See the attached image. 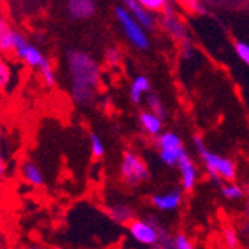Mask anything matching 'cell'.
<instances>
[{
    "label": "cell",
    "instance_id": "6da1fadb",
    "mask_svg": "<svg viewBox=\"0 0 249 249\" xmlns=\"http://www.w3.org/2000/svg\"><path fill=\"white\" fill-rule=\"evenodd\" d=\"M66 69L72 100L82 107H91L99 96L102 69L91 54L71 50L66 54Z\"/></svg>",
    "mask_w": 249,
    "mask_h": 249
},
{
    "label": "cell",
    "instance_id": "7a4b0ae2",
    "mask_svg": "<svg viewBox=\"0 0 249 249\" xmlns=\"http://www.w3.org/2000/svg\"><path fill=\"white\" fill-rule=\"evenodd\" d=\"M128 236L141 246L170 248V231L154 216L133 218L127 224Z\"/></svg>",
    "mask_w": 249,
    "mask_h": 249
},
{
    "label": "cell",
    "instance_id": "3957f363",
    "mask_svg": "<svg viewBox=\"0 0 249 249\" xmlns=\"http://www.w3.org/2000/svg\"><path fill=\"white\" fill-rule=\"evenodd\" d=\"M193 145L201 158L203 164L206 167V173L209 179L213 184H221V182H227V180H234L237 176V167L236 163L231 158L212 152L206 148L205 141L201 139V136H194Z\"/></svg>",
    "mask_w": 249,
    "mask_h": 249
},
{
    "label": "cell",
    "instance_id": "277c9868",
    "mask_svg": "<svg viewBox=\"0 0 249 249\" xmlns=\"http://www.w3.org/2000/svg\"><path fill=\"white\" fill-rule=\"evenodd\" d=\"M115 18L127 39V42L138 51H146L151 47V39L148 30H145L138 21H136L130 12L123 6L118 5L115 8Z\"/></svg>",
    "mask_w": 249,
    "mask_h": 249
},
{
    "label": "cell",
    "instance_id": "5b68a950",
    "mask_svg": "<svg viewBox=\"0 0 249 249\" xmlns=\"http://www.w3.org/2000/svg\"><path fill=\"white\" fill-rule=\"evenodd\" d=\"M120 175L130 187H139L149 178V169L143 158L133 151H125L120 163Z\"/></svg>",
    "mask_w": 249,
    "mask_h": 249
},
{
    "label": "cell",
    "instance_id": "8992f818",
    "mask_svg": "<svg viewBox=\"0 0 249 249\" xmlns=\"http://www.w3.org/2000/svg\"><path fill=\"white\" fill-rule=\"evenodd\" d=\"M11 54L22 64H26L36 71L48 60L40 51V48L30 43L24 35L15 29L12 30V53Z\"/></svg>",
    "mask_w": 249,
    "mask_h": 249
},
{
    "label": "cell",
    "instance_id": "52a82bcc",
    "mask_svg": "<svg viewBox=\"0 0 249 249\" xmlns=\"http://www.w3.org/2000/svg\"><path fill=\"white\" fill-rule=\"evenodd\" d=\"M161 18L158 19V24L161 26V29L175 40H184L188 37V30L185 22L180 19L176 12H175V6L173 5H167L161 12Z\"/></svg>",
    "mask_w": 249,
    "mask_h": 249
},
{
    "label": "cell",
    "instance_id": "ba28073f",
    "mask_svg": "<svg viewBox=\"0 0 249 249\" xmlns=\"http://www.w3.org/2000/svg\"><path fill=\"white\" fill-rule=\"evenodd\" d=\"M176 167H178L179 176H180V190L184 193L194 191V188L198 182V167H197L196 161L188 155V152H185L179 158L176 163Z\"/></svg>",
    "mask_w": 249,
    "mask_h": 249
},
{
    "label": "cell",
    "instance_id": "9c48e42d",
    "mask_svg": "<svg viewBox=\"0 0 249 249\" xmlns=\"http://www.w3.org/2000/svg\"><path fill=\"white\" fill-rule=\"evenodd\" d=\"M184 203V191L182 190H170L160 194L151 196V206L160 212H175Z\"/></svg>",
    "mask_w": 249,
    "mask_h": 249
},
{
    "label": "cell",
    "instance_id": "30bf717a",
    "mask_svg": "<svg viewBox=\"0 0 249 249\" xmlns=\"http://www.w3.org/2000/svg\"><path fill=\"white\" fill-rule=\"evenodd\" d=\"M123 6L130 12V15L139 22L145 30H154L158 24V18L154 12L148 11L139 0H123Z\"/></svg>",
    "mask_w": 249,
    "mask_h": 249
},
{
    "label": "cell",
    "instance_id": "8fae6325",
    "mask_svg": "<svg viewBox=\"0 0 249 249\" xmlns=\"http://www.w3.org/2000/svg\"><path fill=\"white\" fill-rule=\"evenodd\" d=\"M66 12L73 21L91 19L97 12L96 0H66Z\"/></svg>",
    "mask_w": 249,
    "mask_h": 249
},
{
    "label": "cell",
    "instance_id": "7c38bea8",
    "mask_svg": "<svg viewBox=\"0 0 249 249\" xmlns=\"http://www.w3.org/2000/svg\"><path fill=\"white\" fill-rule=\"evenodd\" d=\"M139 125L146 136H149V138H157V136L163 131L164 118L158 117L157 114L146 109L139 114Z\"/></svg>",
    "mask_w": 249,
    "mask_h": 249
},
{
    "label": "cell",
    "instance_id": "4fadbf2b",
    "mask_svg": "<svg viewBox=\"0 0 249 249\" xmlns=\"http://www.w3.org/2000/svg\"><path fill=\"white\" fill-rule=\"evenodd\" d=\"M151 91V81L146 75L134 76L128 87V97L133 105H141L143 97Z\"/></svg>",
    "mask_w": 249,
    "mask_h": 249
},
{
    "label": "cell",
    "instance_id": "5bb4252c",
    "mask_svg": "<svg viewBox=\"0 0 249 249\" xmlns=\"http://www.w3.org/2000/svg\"><path fill=\"white\" fill-rule=\"evenodd\" d=\"M19 176L27 185L35 187V188L42 187L45 184V178H43V173H42L40 167L36 163L30 161V160H26V161L21 163Z\"/></svg>",
    "mask_w": 249,
    "mask_h": 249
},
{
    "label": "cell",
    "instance_id": "9a60e30c",
    "mask_svg": "<svg viewBox=\"0 0 249 249\" xmlns=\"http://www.w3.org/2000/svg\"><path fill=\"white\" fill-rule=\"evenodd\" d=\"M107 215L115 224L127 225L136 216V212H134V208L130 206L128 203L118 201V203H112V205L107 206Z\"/></svg>",
    "mask_w": 249,
    "mask_h": 249
},
{
    "label": "cell",
    "instance_id": "2e32d148",
    "mask_svg": "<svg viewBox=\"0 0 249 249\" xmlns=\"http://www.w3.org/2000/svg\"><path fill=\"white\" fill-rule=\"evenodd\" d=\"M12 27L0 14V54H11L12 53Z\"/></svg>",
    "mask_w": 249,
    "mask_h": 249
},
{
    "label": "cell",
    "instance_id": "e0dca14e",
    "mask_svg": "<svg viewBox=\"0 0 249 249\" xmlns=\"http://www.w3.org/2000/svg\"><path fill=\"white\" fill-rule=\"evenodd\" d=\"M155 145L158 149H169V148H179L184 146V142L180 139V136L175 131H161L157 136Z\"/></svg>",
    "mask_w": 249,
    "mask_h": 249
},
{
    "label": "cell",
    "instance_id": "ac0fdd59",
    "mask_svg": "<svg viewBox=\"0 0 249 249\" xmlns=\"http://www.w3.org/2000/svg\"><path fill=\"white\" fill-rule=\"evenodd\" d=\"M221 196L225 200L230 201H239L245 197V190L237 185L234 180H227V182H221Z\"/></svg>",
    "mask_w": 249,
    "mask_h": 249
},
{
    "label": "cell",
    "instance_id": "d6986e66",
    "mask_svg": "<svg viewBox=\"0 0 249 249\" xmlns=\"http://www.w3.org/2000/svg\"><path fill=\"white\" fill-rule=\"evenodd\" d=\"M185 148L184 146H179V148H169V149H158V158L164 166L169 167H175L178 160L180 157L185 154Z\"/></svg>",
    "mask_w": 249,
    "mask_h": 249
},
{
    "label": "cell",
    "instance_id": "ffe728a7",
    "mask_svg": "<svg viewBox=\"0 0 249 249\" xmlns=\"http://www.w3.org/2000/svg\"><path fill=\"white\" fill-rule=\"evenodd\" d=\"M145 105H146V109L154 112V114H157L158 117H161V118H166L167 117V109L161 100V97L155 94V93H148L145 96Z\"/></svg>",
    "mask_w": 249,
    "mask_h": 249
},
{
    "label": "cell",
    "instance_id": "44dd1931",
    "mask_svg": "<svg viewBox=\"0 0 249 249\" xmlns=\"http://www.w3.org/2000/svg\"><path fill=\"white\" fill-rule=\"evenodd\" d=\"M37 71H39L40 79L48 88H54L57 85V73H55V69H54V66L50 60L45 61Z\"/></svg>",
    "mask_w": 249,
    "mask_h": 249
},
{
    "label": "cell",
    "instance_id": "7402d4cb",
    "mask_svg": "<svg viewBox=\"0 0 249 249\" xmlns=\"http://www.w3.org/2000/svg\"><path fill=\"white\" fill-rule=\"evenodd\" d=\"M12 82V69L9 63L0 57V94L5 93Z\"/></svg>",
    "mask_w": 249,
    "mask_h": 249
},
{
    "label": "cell",
    "instance_id": "603a6c76",
    "mask_svg": "<svg viewBox=\"0 0 249 249\" xmlns=\"http://www.w3.org/2000/svg\"><path fill=\"white\" fill-rule=\"evenodd\" d=\"M169 246L172 249H193L194 242L185 233H176V234L170 236V245Z\"/></svg>",
    "mask_w": 249,
    "mask_h": 249
},
{
    "label": "cell",
    "instance_id": "cb8c5ba5",
    "mask_svg": "<svg viewBox=\"0 0 249 249\" xmlns=\"http://www.w3.org/2000/svg\"><path fill=\"white\" fill-rule=\"evenodd\" d=\"M105 63L110 67H117L123 63V53L120 51L118 47H114V45H110L105 50Z\"/></svg>",
    "mask_w": 249,
    "mask_h": 249
},
{
    "label": "cell",
    "instance_id": "d4e9b609",
    "mask_svg": "<svg viewBox=\"0 0 249 249\" xmlns=\"http://www.w3.org/2000/svg\"><path fill=\"white\" fill-rule=\"evenodd\" d=\"M222 242H224V246H227L230 249L240 248L239 234H237V231L233 227H230V225L224 227V230H222Z\"/></svg>",
    "mask_w": 249,
    "mask_h": 249
},
{
    "label": "cell",
    "instance_id": "484cf974",
    "mask_svg": "<svg viewBox=\"0 0 249 249\" xmlns=\"http://www.w3.org/2000/svg\"><path fill=\"white\" fill-rule=\"evenodd\" d=\"M89 148H91V154L94 158H102L106 152V146L102 141V138L97 134V133H91L89 136Z\"/></svg>",
    "mask_w": 249,
    "mask_h": 249
},
{
    "label": "cell",
    "instance_id": "4316f807",
    "mask_svg": "<svg viewBox=\"0 0 249 249\" xmlns=\"http://www.w3.org/2000/svg\"><path fill=\"white\" fill-rule=\"evenodd\" d=\"M234 53L243 64H249V45L245 40L237 39L234 42Z\"/></svg>",
    "mask_w": 249,
    "mask_h": 249
},
{
    "label": "cell",
    "instance_id": "83f0119b",
    "mask_svg": "<svg viewBox=\"0 0 249 249\" xmlns=\"http://www.w3.org/2000/svg\"><path fill=\"white\" fill-rule=\"evenodd\" d=\"M139 2L154 14H160L167 6V0H139Z\"/></svg>",
    "mask_w": 249,
    "mask_h": 249
},
{
    "label": "cell",
    "instance_id": "f1b7e54d",
    "mask_svg": "<svg viewBox=\"0 0 249 249\" xmlns=\"http://www.w3.org/2000/svg\"><path fill=\"white\" fill-rule=\"evenodd\" d=\"M187 5L190 6V9L196 14H205L206 12V6L205 3H201L200 0H188Z\"/></svg>",
    "mask_w": 249,
    "mask_h": 249
},
{
    "label": "cell",
    "instance_id": "f546056e",
    "mask_svg": "<svg viewBox=\"0 0 249 249\" xmlns=\"http://www.w3.org/2000/svg\"><path fill=\"white\" fill-rule=\"evenodd\" d=\"M5 178H6V167H5V161L0 163V185L5 182Z\"/></svg>",
    "mask_w": 249,
    "mask_h": 249
},
{
    "label": "cell",
    "instance_id": "4dcf8cb0",
    "mask_svg": "<svg viewBox=\"0 0 249 249\" xmlns=\"http://www.w3.org/2000/svg\"><path fill=\"white\" fill-rule=\"evenodd\" d=\"M178 2H179V0H167V5H173L175 6Z\"/></svg>",
    "mask_w": 249,
    "mask_h": 249
},
{
    "label": "cell",
    "instance_id": "1f68e13d",
    "mask_svg": "<svg viewBox=\"0 0 249 249\" xmlns=\"http://www.w3.org/2000/svg\"><path fill=\"white\" fill-rule=\"evenodd\" d=\"M3 161V157H2V152H0V163Z\"/></svg>",
    "mask_w": 249,
    "mask_h": 249
},
{
    "label": "cell",
    "instance_id": "d6a6232c",
    "mask_svg": "<svg viewBox=\"0 0 249 249\" xmlns=\"http://www.w3.org/2000/svg\"><path fill=\"white\" fill-rule=\"evenodd\" d=\"M184 2H185V3H187V2H188V0H184Z\"/></svg>",
    "mask_w": 249,
    "mask_h": 249
}]
</instances>
